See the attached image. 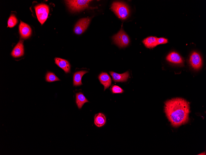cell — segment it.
<instances>
[{"label": "cell", "instance_id": "6da1fadb", "mask_svg": "<svg viewBox=\"0 0 206 155\" xmlns=\"http://www.w3.org/2000/svg\"><path fill=\"white\" fill-rule=\"evenodd\" d=\"M164 111L171 125L177 127L187 123L189 119V103L181 98H175L165 103Z\"/></svg>", "mask_w": 206, "mask_h": 155}, {"label": "cell", "instance_id": "7a4b0ae2", "mask_svg": "<svg viewBox=\"0 0 206 155\" xmlns=\"http://www.w3.org/2000/svg\"><path fill=\"white\" fill-rule=\"evenodd\" d=\"M111 8L117 16L122 19H126L129 15L130 10L128 6L122 2H114Z\"/></svg>", "mask_w": 206, "mask_h": 155}, {"label": "cell", "instance_id": "3957f363", "mask_svg": "<svg viewBox=\"0 0 206 155\" xmlns=\"http://www.w3.org/2000/svg\"><path fill=\"white\" fill-rule=\"evenodd\" d=\"M70 11L72 12H79L89 7V4L92 0H73L65 1Z\"/></svg>", "mask_w": 206, "mask_h": 155}, {"label": "cell", "instance_id": "277c9868", "mask_svg": "<svg viewBox=\"0 0 206 155\" xmlns=\"http://www.w3.org/2000/svg\"><path fill=\"white\" fill-rule=\"evenodd\" d=\"M112 39L114 42L121 48L126 47L130 42L129 36L122 28L117 34L113 37Z\"/></svg>", "mask_w": 206, "mask_h": 155}, {"label": "cell", "instance_id": "5b68a950", "mask_svg": "<svg viewBox=\"0 0 206 155\" xmlns=\"http://www.w3.org/2000/svg\"><path fill=\"white\" fill-rule=\"evenodd\" d=\"M37 19L41 24H43L47 19L49 9L48 6L44 4H39L35 7Z\"/></svg>", "mask_w": 206, "mask_h": 155}, {"label": "cell", "instance_id": "8992f818", "mask_svg": "<svg viewBox=\"0 0 206 155\" xmlns=\"http://www.w3.org/2000/svg\"><path fill=\"white\" fill-rule=\"evenodd\" d=\"M90 18H84L80 19L76 23L74 28L75 33L78 35L83 33L86 29L90 22Z\"/></svg>", "mask_w": 206, "mask_h": 155}, {"label": "cell", "instance_id": "52a82bcc", "mask_svg": "<svg viewBox=\"0 0 206 155\" xmlns=\"http://www.w3.org/2000/svg\"><path fill=\"white\" fill-rule=\"evenodd\" d=\"M189 61L191 66L195 69H198L201 67L202 61L201 57L196 52H194L192 54Z\"/></svg>", "mask_w": 206, "mask_h": 155}, {"label": "cell", "instance_id": "ba28073f", "mask_svg": "<svg viewBox=\"0 0 206 155\" xmlns=\"http://www.w3.org/2000/svg\"><path fill=\"white\" fill-rule=\"evenodd\" d=\"M19 29L21 37L25 39L28 38L31 35V30L30 26L27 24L20 21Z\"/></svg>", "mask_w": 206, "mask_h": 155}, {"label": "cell", "instance_id": "9c48e42d", "mask_svg": "<svg viewBox=\"0 0 206 155\" xmlns=\"http://www.w3.org/2000/svg\"><path fill=\"white\" fill-rule=\"evenodd\" d=\"M113 81L116 82H124L126 81L129 76V73L127 71L122 74H118L113 71L109 72Z\"/></svg>", "mask_w": 206, "mask_h": 155}, {"label": "cell", "instance_id": "30bf717a", "mask_svg": "<svg viewBox=\"0 0 206 155\" xmlns=\"http://www.w3.org/2000/svg\"><path fill=\"white\" fill-rule=\"evenodd\" d=\"M99 80L101 84L104 86V90L109 88L111 84V78L106 72H102L98 76Z\"/></svg>", "mask_w": 206, "mask_h": 155}, {"label": "cell", "instance_id": "8fae6325", "mask_svg": "<svg viewBox=\"0 0 206 155\" xmlns=\"http://www.w3.org/2000/svg\"><path fill=\"white\" fill-rule=\"evenodd\" d=\"M24 53L23 41L21 40L14 48L11 54L14 58H18L23 56Z\"/></svg>", "mask_w": 206, "mask_h": 155}, {"label": "cell", "instance_id": "7c38bea8", "mask_svg": "<svg viewBox=\"0 0 206 155\" xmlns=\"http://www.w3.org/2000/svg\"><path fill=\"white\" fill-rule=\"evenodd\" d=\"M55 60V63L62 68L66 73L70 72V65L67 60L58 58H56Z\"/></svg>", "mask_w": 206, "mask_h": 155}, {"label": "cell", "instance_id": "4fadbf2b", "mask_svg": "<svg viewBox=\"0 0 206 155\" xmlns=\"http://www.w3.org/2000/svg\"><path fill=\"white\" fill-rule=\"evenodd\" d=\"M167 60L176 64H181L183 60L180 55L177 53L173 52L169 54L166 57Z\"/></svg>", "mask_w": 206, "mask_h": 155}, {"label": "cell", "instance_id": "5bb4252c", "mask_svg": "<svg viewBox=\"0 0 206 155\" xmlns=\"http://www.w3.org/2000/svg\"><path fill=\"white\" fill-rule=\"evenodd\" d=\"M88 72L86 71H80L76 72L73 76V85L74 86H79L82 84L81 79L83 76Z\"/></svg>", "mask_w": 206, "mask_h": 155}, {"label": "cell", "instance_id": "9a60e30c", "mask_svg": "<svg viewBox=\"0 0 206 155\" xmlns=\"http://www.w3.org/2000/svg\"><path fill=\"white\" fill-rule=\"evenodd\" d=\"M106 122V118L105 115L101 113L96 114L94 117V123L98 127L103 126Z\"/></svg>", "mask_w": 206, "mask_h": 155}, {"label": "cell", "instance_id": "2e32d148", "mask_svg": "<svg viewBox=\"0 0 206 155\" xmlns=\"http://www.w3.org/2000/svg\"><path fill=\"white\" fill-rule=\"evenodd\" d=\"M157 38L154 37H149L145 39L142 42L146 47L152 48L158 45Z\"/></svg>", "mask_w": 206, "mask_h": 155}, {"label": "cell", "instance_id": "e0dca14e", "mask_svg": "<svg viewBox=\"0 0 206 155\" xmlns=\"http://www.w3.org/2000/svg\"><path fill=\"white\" fill-rule=\"evenodd\" d=\"M76 103L79 109H80L86 102L89 101L81 92L78 93L76 94Z\"/></svg>", "mask_w": 206, "mask_h": 155}, {"label": "cell", "instance_id": "ac0fdd59", "mask_svg": "<svg viewBox=\"0 0 206 155\" xmlns=\"http://www.w3.org/2000/svg\"><path fill=\"white\" fill-rule=\"evenodd\" d=\"M46 80L47 81L49 82L60 80L54 73L50 72H47V73Z\"/></svg>", "mask_w": 206, "mask_h": 155}, {"label": "cell", "instance_id": "d6986e66", "mask_svg": "<svg viewBox=\"0 0 206 155\" xmlns=\"http://www.w3.org/2000/svg\"><path fill=\"white\" fill-rule=\"evenodd\" d=\"M18 20L14 15H11L8 20V27L12 28L15 26L17 23Z\"/></svg>", "mask_w": 206, "mask_h": 155}, {"label": "cell", "instance_id": "ffe728a7", "mask_svg": "<svg viewBox=\"0 0 206 155\" xmlns=\"http://www.w3.org/2000/svg\"><path fill=\"white\" fill-rule=\"evenodd\" d=\"M110 89L113 93H121L124 91L120 87L116 85H112Z\"/></svg>", "mask_w": 206, "mask_h": 155}, {"label": "cell", "instance_id": "44dd1931", "mask_svg": "<svg viewBox=\"0 0 206 155\" xmlns=\"http://www.w3.org/2000/svg\"><path fill=\"white\" fill-rule=\"evenodd\" d=\"M157 41L158 45H159V44H166L168 42V41L167 39L163 37H160L157 38Z\"/></svg>", "mask_w": 206, "mask_h": 155}]
</instances>
